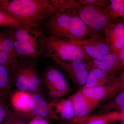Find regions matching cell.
<instances>
[{"instance_id": "obj_11", "label": "cell", "mask_w": 124, "mask_h": 124, "mask_svg": "<svg viewBox=\"0 0 124 124\" xmlns=\"http://www.w3.org/2000/svg\"><path fill=\"white\" fill-rule=\"evenodd\" d=\"M18 57L14 47L10 28L0 30V63L9 68Z\"/></svg>"}, {"instance_id": "obj_30", "label": "cell", "mask_w": 124, "mask_h": 124, "mask_svg": "<svg viewBox=\"0 0 124 124\" xmlns=\"http://www.w3.org/2000/svg\"><path fill=\"white\" fill-rule=\"evenodd\" d=\"M58 124H73L69 121L62 120Z\"/></svg>"}, {"instance_id": "obj_23", "label": "cell", "mask_w": 124, "mask_h": 124, "mask_svg": "<svg viewBox=\"0 0 124 124\" xmlns=\"http://www.w3.org/2000/svg\"><path fill=\"white\" fill-rule=\"evenodd\" d=\"M27 120L23 116L16 111L13 108L1 124H28Z\"/></svg>"}, {"instance_id": "obj_29", "label": "cell", "mask_w": 124, "mask_h": 124, "mask_svg": "<svg viewBox=\"0 0 124 124\" xmlns=\"http://www.w3.org/2000/svg\"><path fill=\"white\" fill-rule=\"evenodd\" d=\"M120 58L122 63L124 65V46L121 51Z\"/></svg>"}, {"instance_id": "obj_18", "label": "cell", "mask_w": 124, "mask_h": 124, "mask_svg": "<svg viewBox=\"0 0 124 124\" xmlns=\"http://www.w3.org/2000/svg\"><path fill=\"white\" fill-rule=\"evenodd\" d=\"M40 24L31 23L21 20L0 10V27L11 28L26 26H38Z\"/></svg>"}, {"instance_id": "obj_6", "label": "cell", "mask_w": 124, "mask_h": 124, "mask_svg": "<svg viewBox=\"0 0 124 124\" xmlns=\"http://www.w3.org/2000/svg\"><path fill=\"white\" fill-rule=\"evenodd\" d=\"M78 14L89 30L94 34H102L107 27L114 23L105 8L78 4Z\"/></svg>"}, {"instance_id": "obj_21", "label": "cell", "mask_w": 124, "mask_h": 124, "mask_svg": "<svg viewBox=\"0 0 124 124\" xmlns=\"http://www.w3.org/2000/svg\"><path fill=\"white\" fill-rule=\"evenodd\" d=\"M13 88L9 68L0 63V92L9 94Z\"/></svg>"}, {"instance_id": "obj_32", "label": "cell", "mask_w": 124, "mask_h": 124, "mask_svg": "<svg viewBox=\"0 0 124 124\" xmlns=\"http://www.w3.org/2000/svg\"><path fill=\"white\" fill-rule=\"evenodd\" d=\"M122 80H123V81H124V73H123V75L122 76Z\"/></svg>"}, {"instance_id": "obj_12", "label": "cell", "mask_w": 124, "mask_h": 124, "mask_svg": "<svg viewBox=\"0 0 124 124\" xmlns=\"http://www.w3.org/2000/svg\"><path fill=\"white\" fill-rule=\"evenodd\" d=\"M29 109L32 119H57L58 117L50 110L46 100L41 94H31L29 100Z\"/></svg>"}, {"instance_id": "obj_33", "label": "cell", "mask_w": 124, "mask_h": 124, "mask_svg": "<svg viewBox=\"0 0 124 124\" xmlns=\"http://www.w3.org/2000/svg\"><path fill=\"white\" fill-rule=\"evenodd\" d=\"M119 124H124V120L122 122H121V123H120Z\"/></svg>"}, {"instance_id": "obj_26", "label": "cell", "mask_w": 124, "mask_h": 124, "mask_svg": "<svg viewBox=\"0 0 124 124\" xmlns=\"http://www.w3.org/2000/svg\"><path fill=\"white\" fill-rule=\"evenodd\" d=\"M108 121L105 116H96L86 118L82 124H107Z\"/></svg>"}, {"instance_id": "obj_8", "label": "cell", "mask_w": 124, "mask_h": 124, "mask_svg": "<svg viewBox=\"0 0 124 124\" xmlns=\"http://www.w3.org/2000/svg\"><path fill=\"white\" fill-rule=\"evenodd\" d=\"M55 63L59 68L67 73L77 88L82 89L84 87L90 72L87 61L80 60L69 62L59 61Z\"/></svg>"}, {"instance_id": "obj_31", "label": "cell", "mask_w": 124, "mask_h": 124, "mask_svg": "<svg viewBox=\"0 0 124 124\" xmlns=\"http://www.w3.org/2000/svg\"><path fill=\"white\" fill-rule=\"evenodd\" d=\"M8 94L7 93H0V98H2V97H4V96H5V95H8Z\"/></svg>"}, {"instance_id": "obj_7", "label": "cell", "mask_w": 124, "mask_h": 124, "mask_svg": "<svg viewBox=\"0 0 124 124\" xmlns=\"http://www.w3.org/2000/svg\"><path fill=\"white\" fill-rule=\"evenodd\" d=\"M42 84H45L53 98L62 97L68 90L67 82L60 70L53 66L46 67L41 77Z\"/></svg>"}, {"instance_id": "obj_34", "label": "cell", "mask_w": 124, "mask_h": 124, "mask_svg": "<svg viewBox=\"0 0 124 124\" xmlns=\"http://www.w3.org/2000/svg\"><path fill=\"white\" fill-rule=\"evenodd\" d=\"M121 22H124V20H123V21H121Z\"/></svg>"}, {"instance_id": "obj_9", "label": "cell", "mask_w": 124, "mask_h": 124, "mask_svg": "<svg viewBox=\"0 0 124 124\" xmlns=\"http://www.w3.org/2000/svg\"><path fill=\"white\" fill-rule=\"evenodd\" d=\"M103 33L111 53L120 58L121 51L124 46V22L121 21L111 23Z\"/></svg>"}, {"instance_id": "obj_15", "label": "cell", "mask_w": 124, "mask_h": 124, "mask_svg": "<svg viewBox=\"0 0 124 124\" xmlns=\"http://www.w3.org/2000/svg\"><path fill=\"white\" fill-rule=\"evenodd\" d=\"M69 99L72 103L76 117L71 122L72 124L78 122L79 124H82L86 119V116L94 109V107L82 94L80 90L72 95Z\"/></svg>"}, {"instance_id": "obj_16", "label": "cell", "mask_w": 124, "mask_h": 124, "mask_svg": "<svg viewBox=\"0 0 124 124\" xmlns=\"http://www.w3.org/2000/svg\"><path fill=\"white\" fill-rule=\"evenodd\" d=\"M113 77L98 68L91 69L86 85L84 87L95 86H110L117 84Z\"/></svg>"}, {"instance_id": "obj_13", "label": "cell", "mask_w": 124, "mask_h": 124, "mask_svg": "<svg viewBox=\"0 0 124 124\" xmlns=\"http://www.w3.org/2000/svg\"><path fill=\"white\" fill-rule=\"evenodd\" d=\"M90 70L94 68L101 69L113 77L115 72L122 66L119 58L112 53L102 55L96 58L87 61Z\"/></svg>"}, {"instance_id": "obj_20", "label": "cell", "mask_w": 124, "mask_h": 124, "mask_svg": "<svg viewBox=\"0 0 124 124\" xmlns=\"http://www.w3.org/2000/svg\"><path fill=\"white\" fill-rule=\"evenodd\" d=\"M56 111L60 114L63 120L69 121L75 117V112L70 100L65 99L61 101L56 106Z\"/></svg>"}, {"instance_id": "obj_1", "label": "cell", "mask_w": 124, "mask_h": 124, "mask_svg": "<svg viewBox=\"0 0 124 124\" xmlns=\"http://www.w3.org/2000/svg\"><path fill=\"white\" fill-rule=\"evenodd\" d=\"M78 9L55 13L41 23L45 35L77 42L94 35L79 17Z\"/></svg>"}, {"instance_id": "obj_22", "label": "cell", "mask_w": 124, "mask_h": 124, "mask_svg": "<svg viewBox=\"0 0 124 124\" xmlns=\"http://www.w3.org/2000/svg\"><path fill=\"white\" fill-rule=\"evenodd\" d=\"M50 1L55 9V13L78 8V4L74 0H50Z\"/></svg>"}, {"instance_id": "obj_27", "label": "cell", "mask_w": 124, "mask_h": 124, "mask_svg": "<svg viewBox=\"0 0 124 124\" xmlns=\"http://www.w3.org/2000/svg\"><path fill=\"white\" fill-rule=\"evenodd\" d=\"M115 103L120 110L124 113V90L116 97Z\"/></svg>"}, {"instance_id": "obj_24", "label": "cell", "mask_w": 124, "mask_h": 124, "mask_svg": "<svg viewBox=\"0 0 124 124\" xmlns=\"http://www.w3.org/2000/svg\"><path fill=\"white\" fill-rule=\"evenodd\" d=\"M7 95L0 98V124L4 121L13 109L7 103L6 100Z\"/></svg>"}, {"instance_id": "obj_5", "label": "cell", "mask_w": 124, "mask_h": 124, "mask_svg": "<svg viewBox=\"0 0 124 124\" xmlns=\"http://www.w3.org/2000/svg\"><path fill=\"white\" fill-rule=\"evenodd\" d=\"M43 56L54 62L92 59L79 42L45 35L43 39Z\"/></svg>"}, {"instance_id": "obj_19", "label": "cell", "mask_w": 124, "mask_h": 124, "mask_svg": "<svg viewBox=\"0 0 124 124\" xmlns=\"http://www.w3.org/2000/svg\"><path fill=\"white\" fill-rule=\"evenodd\" d=\"M105 8L113 22L118 18L124 19V0H111Z\"/></svg>"}, {"instance_id": "obj_2", "label": "cell", "mask_w": 124, "mask_h": 124, "mask_svg": "<svg viewBox=\"0 0 124 124\" xmlns=\"http://www.w3.org/2000/svg\"><path fill=\"white\" fill-rule=\"evenodd\" d=\"M0 10L20 20L39 24L55 13L50 0H0Z\"/></svg>"}, {"instance_id": "obj_3", "label": "cell", "mask_w": 124, "mask_h": 124, "mask_svg": "<svg viewBox=\"0 0 124 124\" xmlns=\"http://www.w3.org/2000/svg\"><path fill=\"white\" fill-rule=\"evenodd\" d=\"M14 47L18 57L38 60L43 56L45 31L41 25L11 28Z\"/></svg>"}, {"instance_id": "obj_10", "label": "cell", "mask_w": 124, "mask_h": 124, "mask_svg": "<svg viewBox=\"0 0 124 124\" xmlns=\"http://www.w3.org/2000/svg\"><path fill=\"white\" fill-rule=\"evenodd\" d=\"M85 52L92 59L111 53L109 46L103 34H94L79 42Z\"/></svg>"}, {"instance_id": "obj_14", "label": "cell", "mask_w": 124, "mask_h": 124, "mask_svg": "<svg viewBox=\"0 0 124 124\" xmlns=\"http://www.w3.org/2000/svg\"><path fill=\"white\" fill-rule=\"evenodd\" d=\"M118 86L116 84L110 86L84 87L80 91L95 108L100 103L110 97Z\"/></svg>"}, {"instance_id": "obj_28", "label": "cell", "mask_w": 124, "mask_h": 124, "mask_svg": "<svg viewBox=\"0 0 124 124\" xmlns=\"http://www.w3.org/2000/svg\"><path fill=\"white\" fill-rule=\"evenodd\" d=\"M28 124H51L47 120L34 119L30 121Z\"/></svg>"}, {"instance_id": "obj_4", "label": "cell", "mask_w": 124, "mask_h": 124, "mask_svg": "<svg viewBox=\"0 0 124 124\" xmlns=\"http://www.w3.org/2000/svg\"><path fill=\"white\" fill-rule=\"evenodd\" d=\"M38 60L18 57L9 67L13 87L17 90L40 94L42 82Z\"/></svg>"}, {"instance_id": "obj_17", "label": "cell", "mask_w": 124, "mask_h": 124, "mask_svg": "<svg viewBox=\"0 0 124 124\" xmlns=\"http://www.w3.org/2000/svg\"><path fill=\"white\" fill-rule=\"evenodd\" d=\"M30 95L31 94L28 92L17 90L14 93L11 98L14 110L22 115L27 120L32 119L29 109Z\"/></svg>"}, {"instance_id": "obj_25", "label": "cell", "mask_w": 124, "mask_h": 124, "mask_svg": "<svg viewBox=\"0 0 124 124\" xmlns=\"http://www.w3.org/2000/svg\"><path fill=\"white\" fill-rule=\"evenodd\" d=\"M76 1L79 5H93L103 8L109 1L106 0H78Z\"/></svg>"}]
</instances>
